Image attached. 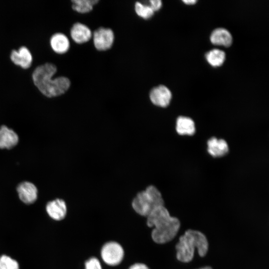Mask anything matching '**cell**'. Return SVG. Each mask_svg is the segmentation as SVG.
<instances>
[{
    "label": "cell",
    "mask_w": 269,
    "mask_h": 269,
    "mask_svg": "<svg viewBox=\"0 0 269 269\" xmlns=\"http://www.w3.org/2000/svg\"><path fill=\"white\" fill-rule=\"evenodd\" d=\"M146 218L147 226L153 227L151 238L156 243L162 244L170 242L179 230V219L171 216L164 205L154 209Z\"/></svg>",
    "instance_id": "1"
},
{
    "label": "cell",
    "mask_w": 269,
    "mask_h": 269,
    "mask_svg": "<svg viewBox=\"0 0 269 269\" xmlns=\"http://www.w3.org/2000/svg\"><path fill=\"white\" fill-rule=\"evenodd\" d=\"M56 71L55 65L47 63L36 67L32 73L34 85L42 94L49 98L64 94L70 86V80L66 77L52 79Z\"/></svg>",
    "instance_id": "2"
},
{
    "label": "cell",
    "mask_w": 269,
    "mask_h": 269,
    "mask_svg": "<svg viewBox=\"0 0 269 269\" xmlns=\"http://www.w3.org/2000/svg\"><path fill=\"white\" fill-rule=\"evenodd\" d=\"M208 242L206 236L202 232L189 229L179 238L175 248L176 258L182 263H189L193 259L195 249L199 255L204 257L208 251Z\"/></svg>",
    "instance_id": "3"
},
{
    "label": "cell",
    "mask_w": 269,
    "mask_h": 269,
    "mask_svg": "<svg viewBox=\"0 0 269 269\" xmlns=\"http://www.w3.org/2000/svg\"><path fill=\"white\" fill-rule=\"evenodd\" d=\"M164 205V200L159 190L149 185L138 192L133 200L132 206L138 214L147 217L154 209Z\"/></svg>",
    "instance_id": "4"
},
{
    "label": "cell",
    "mask_w": 269,
    "mask_h": 269,
    "mask_svg": "<svg viewBox=\"0 0 269 269\" xmlns=\"http://www.w3.org/2000/svg\"><path fill=\"white\" fill-rule=\"evenodd\" d=\"M101 258L107 265L115 266L122 261L124 251L122 246L117 242L111 241L105 243L101 251Z\"/></svg>",
    "instance_id": "5"
},
{
    "label": "cell",
    "mask_w": 269,
    "mask_h": 269,
    "mask_svg": "<svg viewBox=\"0 0 269 269\" xmlns=\"http://www.w3.org/2000/svg\"><path fill=\"white\" fill-rule=\"evenodd\" d=\"M114 41V34L110 28L100 27L93 33V42L95 48L100 51L110 49Z\"/></svg>",
    "instance_id": "6"
},
{
    "label": "cell",
    "mask_w": 269,
    "mask_h": 269,
    "mask_svg": "<svg viewBox=\"0 0 269 269\" xmlns=\"http://www.w3.org/2000/svg\"><path fill=\"white\" fill-rule=\"evenodd\" d=\"M171 98L172 94L170 90L162 85L154 87L149 93L151 103L159 107L165 108L168 106Z\"/></svg>",
    "instance_id": "7"
},
{
    "label": "cell",
    "mask_w": 269,
    "mask_h": 269,
    "mask_svg": "<svg viewBox=\"0 0 269 269\" xmlns=\"http://www.w3.org/2000/svg\"><path fill=\"white\" fill-rule=\"evenodd\" d=\"M16 191L20 200L26 204L33 203L37 199L38 189L29 181H23L17 185Z\"/></svg>",
    "instance_id": "8"
},
{
    "label": "cell",
    "mask_w": 269,
    "mask_h": 269,
    "mask_svg": "<svg viewBox=\"0 0 269 269\" xmlns=\"http://www.w3.org/2000/svg\"><path fill=\"white\" fill-rule=\"evenodd\" d=\"M46 210L52 219L60 221L63 219L66 215L67 206L63 199H55L47 203Z\"/></svg>",
    "instance_id": "9"
},
{
    "label": "cell",
    "mask_w": 269,
    "mask_h": 269,
    "mask_svg": "<svg viewBox=\"0 0 269 269\" xmlns=\"http://www.w3.org/2000/svg\"><path fill=\"white\" fill-rule=\"evenodd\" d=\"M19 141L18 134L5 125L0 127V148L10 149L15 146Z\"/></svg>",
    "instance_id": "10"
},
{
    "label": "cell",
    "mask_w": 269,
    "mask_h": 269,
    "mask_svg": "<svg viewBox=\"0 0 269 269\" xmlns=\"http://www.w3.org/2000/svg\"><path fill=\"white\" fill-rule=\"evenodd\" d=\"M10 59L15 64L24 69L29 68L32 61L30 51L25 46L20 47L18 51L13 50L10 54Z\"/></svg>",
    "instance_id": "11"
},
{
    "label": "cell",
    "mask_w": 269,
    "mask_h": 269,
    "mask_svg": "<svg viewBox=\"0 0 269 269\" xmlns=\"http://www.w3.org/2000/svg\"><path fill=\"white\" fill-rule=\"evenodd\" d=\"M70 35L72 39L76 43L82 44L88 41L91 38L92 33L87 25L77 22L72 26Z\"/></svg>",
    "instance_id": "12"
},
{
    "label": "cell",
    "mask_w": 269,
    "mask_h": 269,
    "mask_svg": "<svg viewBox=\"0 0 269 269\" xmlns=\"http://www.w3.org/2000/svg\"><path fill=\"white\" fill-rule=\"evenodd\" d=\"M207 146L208 153L214 157L224 156L229 151L228 145L223 139L213 137L208 140Z\"/></svg>",
    "instance_id": "13"
},
{
    "label": "cell",
    "mask_w": 269,
    "mask_h": 269,
    "mask_svg": "<svg viewBox=\"0 0 269 269\" xmlns=\"http://www.w3.org/2000/svg\"><path fill=\"white\" fill-rule=\"evenodd\" d=\"M210 40L214 44L229 46L232 43L233 38L227 29L219 27L212 31L210 35Z\"/></svg>",
    "instance_id": "14"
},
{
    "label": "cell",
    "mask_w": 269,
    "mask_h": 269,
    "mask_svg": "<svg viewBox=\"0 0 269 269\" xmlns=\"http://www.w3.org/2000/svg\"><path fill=\"white\" fill-rule=\"evenodd\" d=\"M50 45L52 49L56 53L63 54L66 52L70 47L68 37L62 33H56L50 39Z\"/></svg>",
    "instance_id": "15"
},
{
    "label": "cell",
    "mask_w": 269,
    "mask_h": 269,
    "mask_svg": "<svg viewBox=\"0 0 269 269\" xmlns=\"http://www.w3.org/2000/svg\"><path fill=\"white\" fill-rule=\"evenodd\" d=\"M176 130L180 135H193L195 132L194 122L190 118L180 116L176 120Z\"/></svg>",
    "instance_id": "16"
},
{
    "label": "cell",
    "mask_w": 269,
    "mask_h": 269,
    "mask_svg": "<svg viewBox=\"0 0 269 269\" xmlns=\"http://www.w3.org/2000/svg\"><path fill=\"white\" fill-rule=\"evenodd\" d=\"M225 58L224 51L219 49H213L206 54L207 61L214 67L221 66L224 63Z\"/></svg>",
    "instance_id": "17"
},
{
    "label": "cell",
    "mask_w": 269,
    "mask_h": 269,
    "mask_svg": "<svg viewBox=\"0 0 269 269\" xmlns=\"http://www.w3.org/2000/svg\"><path fill=\"white\" fill-rule=\"evenodd\" d=\"M98 1L97 0H73L72 7L79 13H85L91 11Z\"/></svg>",
    "instance_id": "18"
},
{
    "label": "cell",
    "mask_w": 269,
    "mask_h": 269,
    "mask_svg": "<svg viewBox=\"0 0 269 269\" xmlns=\"http://www.w3.org/2000/svg\"><path fill=\"white\" fill-rule=\"evenodd\" d=\"M134 10L138 16L145 19L152 17L154 12L149 5L144 4L139 1L135 2Z\"/></svg>",
    "instance_id": "19"
},
{
    "label": "cell",
    "mask_w": 269,
    "mask_h": 269,
    "mask_svg": "<svg viewBox=\"0 0 269 269\" xmlns=\"http://www.w3.org/2000/svg\"><path fill=\"white\" fill-rule=\"evenodd\" d=\"M0 269H19L18 263L6 255L0 257Z\"/></svg>",
    "instance_id": "20"
},
{
    "label": "cell",
    "mask_w": 269,
    "mask_h": 269,
    "mask_svg": "<svg viewBox=\"0 0 269 269\" xmlns=\"http://www.w3.org/2000/svg\"><path fill=\"white\" fill-rule=\"evenodd\" d=\"M85 269H102L99 260L95 257H92L85 263Z\"/></svg>",
    "instance_id": "21"
},
{
    "label": "cell",
    "mask_w": 269,
    "mask_h": 269,
    "mask_svg": "<svg viewBox=\"0 0 269 269\" xmlns=\"http://www.w3.org/2000/svg\"><path fill=\"white\" fill-rule=\"evenodd\" d=\"M149 2V6L154 12L158 10L162 6V1L160 0H150Z\"/></svg>",
    "instance_id": "22"
},
{
    "label": "cell",
    "mask_w": 269,
    "mask_h": 269,
    "mask_svg": "<svg viewBox=\"0 0 269 269\" xmlns=\"http://www.w3.org/2000/svg\"><path fill=\"white\" fill-rule=\"evenodd\" d=\"M129 269H149V268L143 263H135L132 265Z\"/></svg>",
    "instance_id": "23"
},
{
    "label": "cell",
    "mask_w": 269,
    "mask_h": 269,
    "mask_svg": "<svg viewBox=\"0 0 269 269\" xmlns=\"http://www.w3.org/2000/svg\"><path fill=\"white\" fill-rule=\"evenodd\" d=\"M183 1L186 4H191L195 3L197 1V0H183Z\"/></svg>",
    "instance_id": "24"
},
{
    "label": "cell",
    "mask_w": 269,
    "mask_h": 269,
    "mask_svg": "<svg viewBox=\"0 0 269 269\" xmlns=\"http://www.w3.org/2000/svg\"><path fill=\"white\" fill-rule=\"evenodd\" d=\"M198 269H212L211 267H204Z\"/></svg>",
    "instance_id": "25"
}]
</instances>
